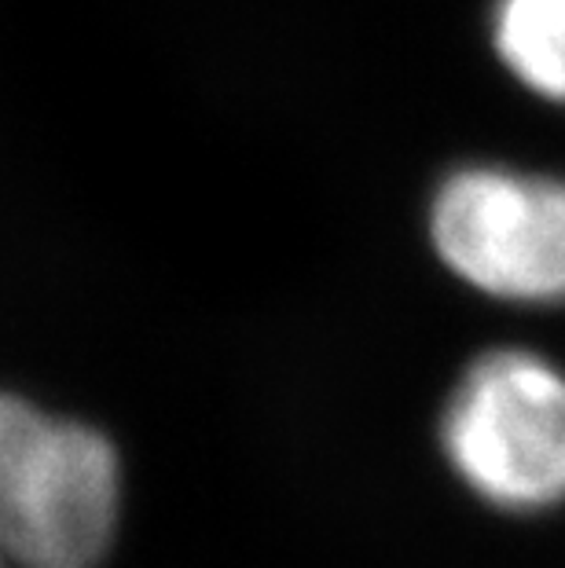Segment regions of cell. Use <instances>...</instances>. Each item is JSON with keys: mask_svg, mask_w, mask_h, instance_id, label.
Returning a JSON list of instances; mask_svg holds the SVG:
<instances>
[{"mask_svg": "<svg viewBox=\"0 0 565 568\" xmlns=\"http://www.w3.org/2000/svg\"><path fill=\"white\" fill-rule=\"evenodd\" d=\"M437 440L455 480L503 514L565 503V367L525 345H496L460 371Z\"/></svg>", "mask_w": 565, "mask_h": 568, "instance_id": "obj_1", "label": "cell"}, {"mask_svg": "<svg viewBox=\"0 0 565 568\" xmlns=\"http://www.w3.org/2000/svg\"><path fill=\"white\" fill-rule=\"evenodd\" d=\"M122 469L100 429L38 415L11 474V565L95 568L118 528Z\"/></svg>", "mask_w": 565, "mask_h": 568, "instance_id": "obj_3", "label": "cell"}, {"mask_svg": "<svg viewBox=\"0 0 565 568\" xmlns=\"http://www.w3.org/2000/svg\"><path fill=\"white\" fill-rule=\"evenodd\" d=\"M426 235L455 283L514 308H565V176L466 162L430 195Z\"/></svg>", "mask_w": 565, "mask_h": 568, "instance_id": "obj_2", "label": "cell"}, {"mask_svg": "<svg viewBox=\"0 0 565 568\" xmlns=\"http://www.w3.org/2000/svg\"><path fill=\"white\" fill-rule=\"evenodd\" d=\"M38 415L41 410H33L27 400L0 393V568H11V474Z\"/></svg>", "mask_w": 565, "mask_h": 568, "instance_id": "obj_5", "label": "cell"}, {"mask_svg": "<svg viewBox=\"0 0 565 568\" xmlns=\"http://www.w3.org/2000/svg\"><path fill=\"white\" fill-rule=\"evenodd\" d=\"M488 48L522 92L565 111V0H492Z\"/></svg>", "mask_w": 565, "mask_h": 568, "instance_id": "obj_4", "label": "cell"}]
</instances>
